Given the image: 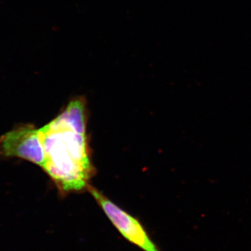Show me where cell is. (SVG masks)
<instances>
[{
	"instance_id": "cell-1",
	"label": "cell",
	"mask_w": 251,
	"mask_h": 251,
	"mask_svg": "<svg viewBox=\"0 0 251 251\" xmlns=\"http://www.w3.org/2000/svg\"><path fill=\"white\" fill-rule=\"evenodd\" d=\"M40 130L45 151L43 169L60 193L87 190L94 168L86 132L68 125L58 116Z\"/></svg>"
},
{
	"instance_id": "cell-2",
	"label": "cell",
	"mask_w": 251,
	"mask_h": 251,
	"mask_svg": "<svg viewBox=\"0 0 251 251\" xmlns=\"http://www.w3.org/2000/svg\"><path fill=\"white\" fill-rule=\"evenodd\" d=\"M87 190L125 239L143 251H161L139 219L121 209L93 186L90 185Z\"/></svg>"
},
{
	"instance_id": "cell-3",
	"label": "cell",
	"mask_w": 251,
	"mask_h": 251,
	"mask_svg": "<svg viewBox=\"0 0 251 251\" xmlns=\"http://www.w3.org/2000/svg\"><path fill=\"white\" fill-rule=\"evenodd\" d=\"M0 154L23 158L44 168L45 151L40 128L26 125L5 133L0 138Z\"/></svg>"
}]
</instances>
